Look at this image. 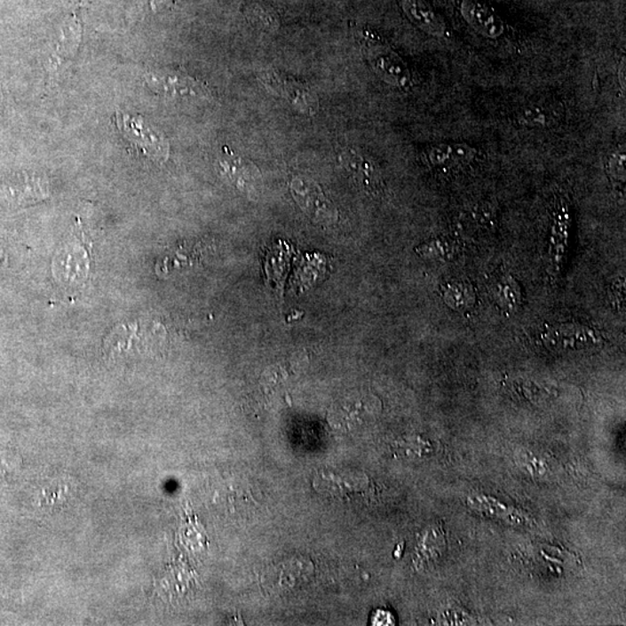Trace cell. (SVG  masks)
Listing matches in <instances>:
<instances>
[{
	"mask_svg": "<svg viewBox=\"0 0 626 626\" xmlns=\"http://www.w3.org/2000/svg\"><path fill=\"white\" fill-rule=\"evenodd\" d=\"M618 82L622 90H625V57L621 59L620 67H618Z\"/></svg>",
	"mask_w": 626,
	"mask_h": 626,
	"instance_id": "obj_29",
	"label": "cell"
},
{
	"mask_svg": "<svg viewBox=\"0 0 626 626\" xmlns=\"http://www.w3.org/2000/svg\"><path fill=\"white\" fill-rule=\"evenodd\" d=\"M381 411L378 398L371 394H359L347 398L343 405L334 409L331 423L339 424L340 428H358L363 424L370 423Z\"/></svg>",
	"mask_w": 626,
	"mask_h": 626,
	"instance_id": "obj_10",
	"label": "cell"
},
{
	"mask_svg": "<svg viewBox=\"0 0 626 626\" xmlns=\"http://www.w3.org/2000/svg\"><path fill=\"white\" fill-rule=\"evenodd\" d=\"M424 164L432 170H456L472 164L479 158L480 153L476 147L465 142L434 143L423 151Z\"/></svg>",
	"mask_w": 626,
	"mask_h": 626,
	"instance_id": "obj_5",
	"label": "cell"
},
{
	"mask_svg": "<svg viewBox=\"0 0 626 626\" xmlns=\"http://www.w3.org/2000/svg\"><path fill=\"white\" fill-rule=\"evenodd\" d=\"M416 252L428 260L448 261L458 253V244L454 238L440 236L430 239L417 246Z\"/></svg>",
	"mask_w": 626,
	"mask_h": 626,
	"instance_id": "obj_20",
	"label": "cell"
},
{
	"mask_svg": "<svg viewBox=\"0 0 626 626\" xmlns=\"http://www.w3.org/2000/svg\"><path fill=\"white\" fill-rule=\"evenodd\" d=\"M537 344L553 353H574L603 346L605 333L580 322L546 324L537 332Z\"/></svg>",
	"mask_w": 626,
	"mask_h": 626,
	"instance_id": "obj_1",
	"label": "cell"
},
{
	"mask_svg": "<svg viewBox=\"0 0 626 626\" xmlns=\"http://www.w3.org/2000/svg\"><path fill=\"white\" fill-rule=\"evenodd\" d=\"M446 548V538L439 527H431L424 531L416 549V558L420 565L435 563L441 558Z\"/></svg>",
	"mask_w": 626,
	"mask_h": 626,
	"instance_id": "obj_19",
	"label": "cell"
},
{
	"mask_svg": "<svg viewBox=\"0 0 626 626\" xmlns=\"http://www.w3.org/2000/svg\"><path fill=\"white\" fill-rule=\"evenodd\" d=\"M400 3L408 20L424 33L438 39H447L449 36L445 19L436 12L427 0H400Z\"/></svg>",
	"mask_w": 626,
	"mask_h": 626,
	"instance_id": "obj_12",
	"label": "cell"
},
{
	"mask_svg": "<svg viewBox=\"0 0 626 626\" xmlns=\"http://www.w3.org/2000/svg\"><path fill=\"white\" fill-rule=\"evenodd\" d=\"M491 294L493 301L503 313H516L521 309L522 289L513 275L503 274L493 281Z\"/></svg>",
	"mask_w": 626,
	"mask_h": 626,
	"instance_id": "obj_15",
	"label": "cell"
},
{
	"mask_svg": "<svg viewBox=\"0 0 626 626\" xmlns=\"http://www.w3.org/2000/svg\"><path fill=\"white\" fill-rule=\"evenodd\" d=\"M514 459L519 471L525 472L530 477L543 478L550 473L549 463L540 454L533 453L528 449H521L515 454Z\"/></svg>",
	"mask_w": 626,
	"mask_h": 626,
	"instance_id": "obj_23",
	"label": "cell"
},
{
	"mask_svg": "<svg viewBox=\"0 0 626 626\" xmlns=\"http://www.w3.org/2000/svg\"><path fill=\"white\" fill-rule=\"evenodd\" d=\"M571 222L570 203L560 197L553 207L549 234L550 272L553 275L559 274L567 257Z\"/></svg>",
	"mask_w": 626,
	"mask_h": 626,
	"instance_id": "obj_6",
	"label": "cell"
},
{
	"mask_svg": "<svg viewBox=\"0 0 626 626\" xmlns=\"http://www.w3.org/2000/svg\"><path fill=\"white\" fill-rule=\"evenodd\" d=\"M373 624L374 625H393L394 624V618L392 617V614H391L388 612H383V610H378L377 613L375 614V616L373 618Z\"/></svg>",
	"mask_w": 626,
	"mask_h": 626,
	"instance_id": "obj_28",
	"label": "cell"
},
{
	"mask_svg": "<svg viewBox=\"0 0 626 626\" xmlns=\"http://www.w3.org/2000/svg\"><path fill=\"white\" fill-rule=\"evenodd\" d=\"M625 276L618 275L612 281L608 289L609 303L613 309L623 311L625 307Z\"/></svg>",
	"mask_w": 626,
	"mask_h": 626,
	"instance_id": "obj_27",
	"label": "cell"
},
{
	"mask_svg": "<svg viewBox=\"0 0 626 626\" xmlns=\"http://www.w3.org/2000/svg\"><path fill=\"white\" fill-rule=\"evenodd\" d=\"M317 484L321 485V491L329 492L337 496L351 495L354 493L366 491L368 479L364 476H337V474H321Z\"/></svg>",
	"mask_w": 626,
	"mask_h": 626,
	"instance_id": "obj_17",
	"label": "cell"
},
{
	"mask_svg": "<svg viewBox=\"0 0 626 626\" xmlns=\"http://www.w3.org/2000/svg\"><path fill=\"white\" fill-rule=\"evenodd\" d=\"M470 219L479 229L495 231L498 223V208L492 201H483L472 208Z\"/></svg>",
	"mask_w": 626,
	"mask_h": 626,
	"instance_id": "obj_24",
	"label": "cell"
},
{
	"mask_svg": "<svg viewBox=\"0 0 626 626\" xmlns=\"http://www.w3.org/2000/svg\"><path fill=\"white\" fill-rule=\"evenodd\" d=\"M440 624L442 625H471L474 624V618L470 616L464 610L451 606L443 609L440 613Z\"/></svg>",
	"mask_w": 626,
	"mask_h": 626,
	"instance_id": "obj_26",
	"label": "cell"
},
{
	"mask_svg": "<svg viewBox=\"0 0 626 626\" xmlns=\"http://www.w3.org/2000/svg\"><path fill=\"white\" fill-rule=\"evenodd\" d=\"M362 47L368 62L383 81L398 89L412 85V72L408 64L381 37L370 32L364 34Z\"/></svg>",
	"mask_w": 626,
	"mask_h": 626,
	"instance_id": "obj_3",
	"label": "cell"
},
{
	"mask_svg": "<svg viewBox=\"0 0 626 626\" xmlns=\"http://www.w3.org/2000/svg\"><path fill=\"white\" fill-rule=\"evenodd\" d=\"M396 448L398 453L403 454V456L413 458L424 456L432 451L430 442L421 439L420 436H411V438L400 440L396 443Z\"/></svg>",
	"mask_w": 626,
	"mask_h": 626,
	"instance_id": "obj_25",
	"label": "cell"
},
{
	"mask_svg": "<svg viewBox=\"0 0 626 626\" xmlns=\"http://www.w3.org/2000/svg\"><path fill=\"white\" fill-rule=\"evenodd\" d=\"M442 298L450 309L464 313L476 305V292L471 284L463 281H453L442 287Z\"/></svg>",
	"mask_w": 626,
	"mask_h": 626,
	"instance_id": "obj_18",
	"label": "cell"
},
{
	"mask_svg": "<svg viewBox=\"0 0 626 626\" xmlns=\"http://www.w3.org/2000/svg\"><path fill=\"white\" fill-rule=\"evenodd\" d=\"M218 164L226 179L233 182L238 189L246 193L257 191L260 184V173L252 162L242 157H236L224 147Z\"/></svg>",
	"mask_w": 626,
	"mask_h": 626,
	"instance_id": "obj_13",
	"label": "cell"
},
{
	"mask_svg": "<svg viewBox=\"0 0 626 626\" xmlns=\"http://www.w3.org/2000/svg\"><path fill=\"white\" fill-rule=\"evenodd\" d=\"M259 79L271 92L286 99L298 111L309 115L317 112V96L305 83L272 71L264 72L259 75Z\"/></svg>",
	"mask_w": 626,
	"mask_h": 626,
	"instance_id": "obj_7",
	"label": "cell"
},
{
	"mask_svg": "<svg viewBox=\"0 0 626 626\" xmlns=\"http://www.w3.org/2000/svg\"><path fill=\"white\" fill-rule=\"evenodd\" d=\"M340 162L364 192L369 194H381L384 191L381 170L371 159L364 157L354 150H348L340 155Z\"/></svg>",
	"mask_w": 626,
	"mask_h": 626,
	"instance_id": "obj_11",
	"label": "cell"
},
{
	"mask_svg": "<svg viewBox=\"0 0 626 626\" xmlns=\"http://www.w3.org/2000/svg\"><path fill=\"white\" fill-rule=\"evenodd\" d=\"M559 120L557 108L548 102H530L522 106L514 114V121L519 127L528 129H544L551 127Z\"/></svg>",
	"mask_w": 626,
	"mask_h": 626,
	"instance_id": "obj_16",
	"label": "cell"
},
{
	"mask_svg": "<svg viewBox=\"0 0 626 626\" xmlns=\"http://www.w3.org/2000/svg\"><path fill=\"white\" fill-rule=\"evenodd\" d=\"M511 392L519 400L530 401V403H541L555 396V391L549 386L542 385L540 383L527 381V379H516L510 383Z\"/></svg>",
	"mask_w": 626,
	"mask_h": 626,
	"instance_id": "obj_22",
	"label": "cell"
},
{
	"mask_svg": "<svg viewBox=\"0 0 626 626\" xmlns=\"http://www.w3.org/2000/svg\"><path fill=\"white\" fill-rule=\"evenodd\" d=\"M466 504L472 511L511 526H529L531 519L522 511L487 495H470Z\"/></svg>",
	"mask_w": 626,
	"mask_h": 626,
	"instance_id": "obj_14",
	"label": "cell"
},
{
	"mask_svg": "<svg viewBox=\"0 0 626 626\" xmlns=\"http://www.w3.org/2000/svg\"><path fill=\"white\" fill-rule=\"evenodd\" d=\"M292 196L306 215L320 223H333L337 211L314 182L296 178L291 182Z\"/></svg>",
	"mask_w": 626,
	"mask_h": 626,
	"instance_id": "obj_9",
	"label": "cell"
},
{
	"mask_svg": "<svg viewBox=\"0 0 626 626\" xmlns=\"http://www.w3.org/2000/svg\"><path fill=\"white\" fill-rule=\"evenodd\" d=\"M626 155L625 147H618L608 155L606 159V172L614 191L624 200L625 178H626Z\"/></svg>",
	"mask_w": 626,
	"mask_h": 626,
	"instance_id": "obj_21",
	"label": "cell"
},
{
	"mask_svg": "<svg viewBox=\"0 0 626 626\" xmlns=\"http://www.w3.org/2000/svg\"><path fill=\"white\" fill-rule=\"evenodd\" d=\"M115 124L135 153L155 162H164L169 158L170 144L165 136L139 115L124 112L115 114Z\"/></svg>",
	"mask_w": 626,
	"mask_h": 626,
	"instance_id": "obj_2",
	"label": "cell"
},
{
	"mask_svg": "<svg viewBox=\"0 0 626 626\" xmlns=\"http://www.w3.org/2000/svg\"><path fill=\"white\" fill-rule=\"evenodd\" d=\"M459 13L466 24L484 39L499 40L506 36L507 26L503 19L481 0H461Z\"/></svg>",
	"mask_w": 626,
	"mask_h": 626,
	"instance_id": "obj_8",
	"label": "cell"
},
{
	"mask_svg": "<svg viewBox=\"0 0 626 626\" xmlns=\"http://www.w3.org/2000/svg\"><path fill=\"white\" fill-rule=\"evenodd\" d=\"M146 81L155 93L172 98H208L210 92L203 83L174 69L151 71Z\"/></svg>",
	"mask_w": 626,
	"mask_h": 626,
	"instance_id": "obj_4",
	"label": "cell"
}]
</instances>
